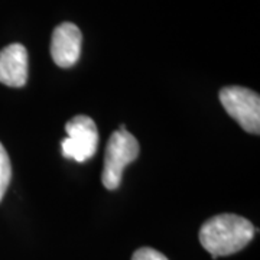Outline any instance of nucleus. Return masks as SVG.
<instances>
[{
	"mask_svg": "<svg viewBox=\"0 0 260 260\" xmlns=\"http://www.w3.org/2000/svg\"><path fill=\"white\" fill-rule=\"evenodd\" d=\"M254 237L253 224L236 214H220L200 229V243L214 260L243 250Z\"/></svg>",
	"mask_w": 260,
	"mask_h": 260,
	"instance_id": "nucleus-1",
	"label": "nucleus"
},
{
	"mask_svg": "<svg viewBox=\"0 0 260 260\" xmlns=\"http://www.w3.org/2000/svg\"><path fill=\"white\" fill-rule=\"evenodd\" d=\"M139 142L121 124L113 132L106 146L104 167H103L102 182L107 189H117L120 186L123 171L129 164L139 156Z\"/></svg>",
	"mask_w": 260,
	"mask_h": 260,
	"instance_id": "nucleus-2",
	"label": "nucleus"
},
{
	"mask_svg": "<svg viewBox=\"0 0 260 260\" xmlns=\"http://www.w3.org/2000/svg\"><path fill=\"white\" fill-rule=\"evenodd\" d=\"M224 110L237 121L243 130L260 133V97L259 94L244 87H224L218 94Z\"/></svg>",
	"mask_w": 260,
	"mask_h": 260,
	"instance_id": "nucleus-3",
	"label": "nucleus"
},
{
	"mask_svg": "<svg viewBox=\"0 0 260 260\" xmlns=\"http://www.w3.org/2000/svg\"><path fill=\"white\" fill-rule=\"evenodd\" d=\"M67 138L61 142L62 156L75 162H87L95 155L99 130L91 117L78 114L65 124Z\"/></svg>",
	"mask_w": 260,
	"mask_h": 260,
	"instance_id": "nucleus-4",
	"label": "nucleus"
},
{
	"mask_svg": "<svg viewBox=\"0 0 260 260\" xmlns=\"http://www.w3.org/2000/svg\"><path fill=\"white\" fill-rule=\"evenodd\" d=\"M83 35L77 25L64 22L58 25L51 38V56L58 67L71 68L81 55Z\"/></svg>",
	"mask_w": 260,
	"mask_h": 260,
	"instance_id": "nucleus-5",
	"label": "nucleus"
},
{
	"mask_svg": "<svg viewBox=\"0 0 260 260\" xmlns=\"http://www.w3.org/2000/svg\"><path fill=\"white\" fill-rule=\"evenodd\" d=\"M28 81V51L20 44H10L0 51V83L23 87Z\"/></svg>",
	"mask_w": 260,
	"mask_h": 260,
	"instance_id": "nucleus-6",
	"label": "nucleus"
},
{
	"mask_svg": "<svg viewBox=\"0 0 260 260\" xmlns=\"http://www.w3.org/2000/svg\"><path fill=\"white\" fill-rule=\"evenodd\" d=\"M12 179V165L5 146L0 143V201L8 191V186Z\"/></svg>",
	"mask_w": 260,
	"mask_h": 260,
	"instance_id": "nucleus-7",
	"label": "nucleus"
},
{
	"mask_svg": "<svg viewBox=\"0 0 260 260\" xmlns=\"http://www.w3.org/2000/svg\"><path fill=\"white\" fill-rule=\"evenodd\" d=\"M132 260H168V257L152 247H140L133 253Z\"/></svg>",
	"mask_w": 260,
	"mask_h": 260,
	"instance_id": "nucleus-8",
	"label": "nucleus"
}]
</instances>
